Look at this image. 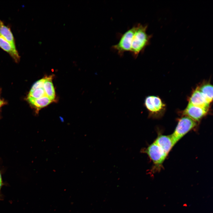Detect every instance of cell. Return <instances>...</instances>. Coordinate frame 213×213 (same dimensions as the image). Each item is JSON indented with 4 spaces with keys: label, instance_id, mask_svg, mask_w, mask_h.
Returning <instances> with one entry per match:
<instances>
[{
    "label": "cell",
    "instance_id": "14",
    "mask_svg": "<svg viewBox=\"0 0 213 213\" xmlns=\"http://www.w3.org/2000/svg\"><path fill=\"white\" fill-rule=\"evenodd\" d=\"M46 96L43 88L36 89L30 91L28 98L37 99Z\"/></svg>",
    "mask_w": 213,
    "mask_h": 213
},
{
    "label": "cell",
    "instance_id": "9",
    "mask_svg": "<svg viewBox=\"0 0 213 213\" xmlns=\"http://www.w3.org/2000/svg\"><path fill=\"white\" fill-rule=\"evenodd\" d=\"M0 47L8 53L15 62L19 61L20 56L15 45L11 44L0 36Z\"/></svg>",
    "mask_w": 213,
    "mask_h": 213
},
{
    "label": "cell",
    "instance_id": "12",
    "mask_svg": "<svg viewBox=\"0 0 213 213\" xmlns=\"http://www.w3.org/2000/svg\"><path fill=\"white\" fill-rule=\"evenodd\" d=\"M28 99L31 105L37 109L46 106L53 101L46 96L37 99L28 98Z\"/></svg>",
    "mask_w": 213,
    "mask_h": 213
},
{
    "label": "cell",
    "instance_id": "11",
    "mask_svg": "<svg viewBox=\"0 0 213 213\" xmlns=\"http://www.w3.org/2000/svg\"><path fill=\"white\" fill-rule=\"evenodd\" d=\"M52 76L44 78L43 88L46 95L54 101L55 97L54 88L52 82Z\"/></svg>",
    "mask_w": 213,
    "mask_h": 213
},
{
    "label": "cell",
    "instance_id": "15",
    "mask_svg": "<svg viewBox=\"0 0 213 213\" xmlns=\"http://www.w3.org/2000/svg\"><path fill=\"white\" fill-rule=\"evenodd\" d=\"M44 81V78H42L37 81L34 84L30 89V91L40 88H43Z\"/></svg>",
    "mask_w": 213,
    "mask_h": 213
},
{
    "label": "cell",
    "instance_id": "16",
    "mask_svg": "<svg viewBox=\"0 0 213 213\" xmlns=\"http://www.w3.org/2000/svg\"><path fill=\"white\" fill-rule=\"evenodd\" d=\"M2 180H1V175L0 173V189L2 185Z\"/></svg>",
    "mask_w": 213,
    "mask_h": 213
},
{
    "label": "cell",
    "instance_id": "10",
    "mask_svg": "<svg viewBox=\"0 0 213 213\" xmlns=\"http://www.w3.org/2000/svg\"><path fill=\"white\" fill-rule=\"evenodd\" d=\"M0 36L11 44L15 45L14 38L10 28L0 20Z\"/></svg>",
    "mask_w": 213,
    "mask_h": 213
},
{
    "label": "cell",
    "instance_id": "13",
    "mask_svg": "<svg viewBox=\"0 0 213 213\" xmlns=\"http://www.w3.org/2000/svg\"><path fill=\"white\" fill-rule=\"evenodd\" d=\"M198 88L203 94L207 102L210 103L213 99V86L209 83H206L201 85Z\"/></svg>",
    "mask_w": 213,
    "mask_h": 213
},
{
    "label": "cell",
    "instance_id": "7",
    "mask_svg": "<svg viewBox=\"0 0 213 213\" xmlns=\"http://www.w3.org/2000/svg\"><path fill=\"white\" fill-rule=\"evenodd\" d=\"M154 141L159 146L167 156L175 145L171 135L159 134Z\"/></svg>",
    "mask_w": 213,
    "mask_h": 213
},
{
    "label": "cell",
    "instance_id": "18",
    "mask_svg": "<svg viewBox=\"0 0 213 213\" xmlns=\"http://www.w3.org/2000/svg\"><path fill=\"white\" fill-rule=\"evenodd\" d=\"M1 101V100L0 99V101Z\"/></svg>",
    "mask_w": 213,
    "mask_h": 213
},
{
    "label": "cell",
    "instance_id": "1",
    "mask_svg": "<svg viewBox=\"0 0 213 213\" xmlns=\"http://www.w3.org/2000/svg\"><path fill=\"white\" fill-rule=\"evenodd\" d=\"M147 26L139 23L136 25V29L132 42L130 52L136 58L148 45L151 36L146 33Z\"/></svg>",
    "mask_w": 213,
    "mask_h": 213
},
{
    "label": "cell",
    "instance_id": "3",
    "mask_svg": "<svg viewBox=\"0 0 213 213\" xmlns=\"http://www.w3.org/2000/svg\"><path fill=\"white\" fill-rule=\"evenodd\" d=\"M196 125V122L188 116H185L180 119L174 132L171 135L175 144Z\"/></svg>",
    "mask_w": 213,
    "mask_h": 213
},
{
    "label": "cell",
    "instance_id": "6",
    "mask_svg": "<svg viewBox=\"0 0 213 213\" xmlns=\"http://www.w3.org/2000/svg\"><path fill=\"white\" fill-rule=\"evenodd\" d=\"M208 110L188 104L183 114L195 121H199L207 113Z\"/></svg>",
    "mask_w": 213,
    "mask_h": 213
},
{
    "label": "cell",
    "instance_id": "2",
    "mask_svg": "<svg viewBox=\"0 0 213 213\" xmlns=\"http://www.w3.org/2000/svg\"><path fill=\"white\" fill-rule=\"evenodd\" d=\"M142 151L147 154L153 162L152 171L155 172L160 170L167 156L159 146L154 141Z\"/></svg>",
    "mask_w": 213,
    "mask_h": 213
},
{
    "label": "cell",
    "instance_id": "5",
    "mask_svg": "<svg viewBox=\"0 0 213 213\" xmlns=\"http://www.w3.org/2000/svg\"><path fill=\"white\" fill-rule=\"evenodd\" d=\"M144 105L149 112V116L156 117L164 108L165 105L157 96H149L145 99Z\"/></svg>",
    "mask_w": 213,
    "mask_h": 213
},
{
    "label": "cell",
    "instance_id": "8",
    "mask_svg": "<svg viewBox=\"0 0 213 213\" xmlns=\"http://www.w3.org/2000/svg\"><path fill=\"white\" fill-rule=\"evenodd\" d=\"M189 104L208 110L209 103L203 94L197 88L192 93L189 99Z\"/></svg>",
    "mask_w": 213,
    "mask_h": 213
},
{
    "label": "cell",
    "instance_id": "17",
    "mask_svg": "<svg viewBox=\"0 0 213 213\" xmlns=\"http://www.w3.org/2000/svg\"><path fill=\"white\" fill-rule=\"evenodd\" d=\"M3 102L2 101H0V107H1V106L3 104Z\"/></svg>",
    "mask_w": 213,
    "mask_h": 213
},
{
    "label": "cell",
    "instance_id": "4",
    "mask_svg": "<svg viewBox=\"0 0 213 213\" xmlns=\"http://www.w3.org/2000/svg\"><path fill=\"white\" fill-rule=\"evenodd\" d=\"M135 29L136 25L128 29L121 36L118 43L112 46V48L116 50L120 56H122L126 51H130Z\"/></svg>",
    "mask_w": 213,
    "mask_h": 213
}]
</instances>
